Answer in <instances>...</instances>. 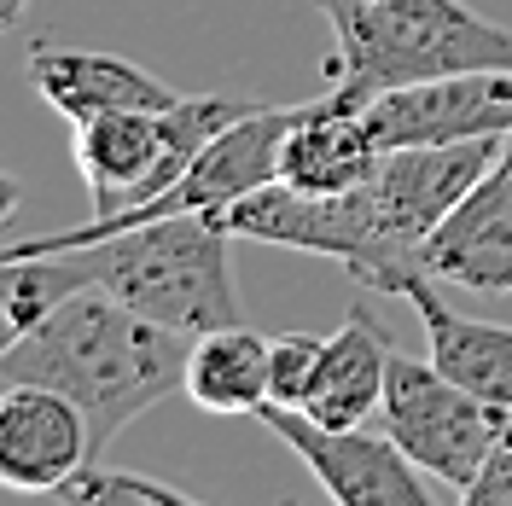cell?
<instances>
[{
    "instance_id": "cell-2",
    "label": "cell",
    "mask_w": 512,
    "mask_h": 506,
    "mask_svg": "<svg viewBox=\"0 0 512 506\" xmlns=\"http://www.w3.org/2000/svg\"><path fill=\"white\" fill-rule=\"evenodd\" d=\"M187 355V332L128 309L111 291L82 285L64 303H53L47 320H35L24 338L0 349V367L6 379H35L64 390L88 413L94 460H105V448L140 413H152L163 396L187 384Z\"/></svg>"
},
{
    "instance_id": "cell-6",
    "label": "cell",
    "mask_w": 512,
    "mask_h": 506,
    "mask_svg": "<svg viewBox=\"0 0 512 506\" xmlns=\"http://www.w3.org/2000/svg\"><path fill=\"white\" fill-rule=\"evenodd\" d=\"M251 419L274 431L338 506H431L425 472L384 425H320L286 402H262Z\"/></svg>"
},
{
    "instance_id": "cell-16",
    "label": "cell",
    "mask_w": 512,
    "mask_h": 506,
    "mask_svg": "<svg viewBox=\"0 0 512 506\" xmlns=\"http://www.w3.org/2000/svg\"><path fill=\"white\" fill-rule=\"evenodd\" d=\"M47 501H70V506H192V495L181 483H163L146 472H117L105 460H88L76 477H64Z\"/></svg>"
},
{
    "instance_id": "cell-11",
    "label": "cell",
    "mask_w": 512,
    "mask_h": 506,
    "mask_svg": "<svg viewBox=\"0 0 512 506\" xmlns=\"http://www.w3.org/2000/svg\"><path fill=\"white\" fill-rule=\"evenodd\" d=\"M384 146L373 140L367 99L350 88H326L309 105H297V123L280 146V181L297 192H355L373 181Z\"/></svg>"
},
{
    "instance_id": "cell-1",
    "label": "cell",
    "mask_w": 512,
    "mask_h": 506,
    "mask_svg": "<svg viewBox=\"0 0 512 506\" xmlns=\"http://www.w3.org/2000/svg\"><path fill=\"white\" fill-rule=\"evenodd\" d=\"M82 285L111 291L117 303L187 338L245 320L233 285V233L216 216H163L59 256L6 262V344L24 338L35 320H47L53 303H64Z\"/></svg>"
},
{
    "instance_id": "cell-3",
    "label": "cell",
    "mask_w": 512,
    "mask_h": 506,
    "mask_svg": "<svg viewBox=\"0 0 512 506\" xmlns=\"http://www.w3.org/2000/svg\"><path fill=\"white\" fill-rule=\"evenodd\" d=\"M315 6L332 30L326 88H350L361 99L460 70L512 64V30L489 24L466 0H315Z\"/></svg>"
},
{
    "instance_id": "cell-10",
    "label": "cell",
    "mask_w": 512,
    "mask_h": 506,
    "mask_svg": "<svg viewBox=\"0 0 512 506\" xmlns=\"http://www.w3.org/2000/svg\"><path fill=\"white\" fill-rule=\"evenodd\" d=\"M425 274L466 291H512V134L489 175L425 239Z\"/></svg>"
},
{
    "instance_id": "cell-14",
    "label": "cell",
    "mask_w": 512,
    "mask_h": 506,
    "mask_svg": "<svg viewBox=\"0 0 512 506\" xmlns=\"http://www.w3.org/2000/svg\"><path fill=\"white\" fill-rule=\"evenodd\" d=\"M437 285L443 280H431V274H414V280L402 285V297L425 320L431 361L454 384H466L472 396L512 413V326H489V320H472V315H460V309H448Z\"/></svg>"
},
{
    "instance_id": "cell-15",
    "label": "cell",
    "mask_w": 512,
    "mask_h": 506,
    "mask_svg": "<svg viewBox=\"0 0 512 506\" xmlns=\"http://www.w3.org/2000/svg\"><path fill=\"white\" fill-rule=\"evenodd\" d=\"M187 402L216 419H239L256 413L274 396V338L251 332L245 320L216 326V332H198L187 355Z\"/></svg>"
},
{
    "instance_id": "cell-12",
    "label": "cell",
    "mask_w": 512,
    "mask_h": 506,
    "mask_svg": "<svg viewBox=\"0 0 512 506\" xmlns=\"http://www.w3.org/2000/svg\"><path fill=\"white\" fill-rule=\"evenodd\" d=\"M30 82L70 128L105 117V111H163L181 99V88H169L163 76L117 59V53H82V47H59V41L30 47Z\"/></svg>"
},
{
    "instance_id": "cell-18",
    "label": "cell",
    "mask_w": 512,
    "mask_h": 506,
    "mask_svg": "<svg viewBox=\"0 0 512 506\" xmlns=\"http://www.w3.org/2000/svg\"><path fill=\"white\" fill-rule=\"evenodd\" d=\"M466 506H512V413L507 425H501V437L489 448V466L478 472V483L460 495Z\"/></svg>"
},
{
    "instance_id": "cell-13",
    "label": "cell",
    "mask_w": 512,
    "mask_h": 506,
    "mask_svg": "<svg viewBox=\"0 0 512 506\" xmlns=\"http://www.w3.org/2000/svg\"><path fill=\"white\" fill-rule=\"evenodd\" d=\"M390 361H396L390 332L355 303L344 315V326L320 349V373H315V390H309L303 413L320 419V425H367V419H379Z\"/></svg>"
},
{
    "instance_id": "cell-4",
    "label": "cell",
    "mask_w": 512,
    "mask_h": 506,
    "mask_svg": "<svg viewBox=\"0 0 512 506\" xmlns=\"http://www.w3.org/2000/svg\"><path fill=\"white\" fill-rule=\"evenodd\" d=\"M245 111H256V99L181 94L163 111H105V117L76 123L70 152H76L82 187L94 192V216H117V210H134V204H152Z\"/></svg>"
},
{
    "instance_id": "cell-9",
    "label": "cell",
    "mask_w": 512,
    "mask_h": 506,
    "mask_svg": "<svg viewBox=\"0 0 512 506\" xmlns=\"http://www.w3.org/2000/svg\"><path fill=\"white\" fill-rule=\"evenodd\" d=\"M88 460H94L88 413L53 384L6 379V390H0V483L12 495H53Z\"/></svg>"
},
{
    "instance_id": "cell-19",
    "label": "cell",
    "mask_w": 512,
    "mask_h": 506,
    "mask_svg": "<svg viewBox=\"0 0 512 506\" xmlns=\"http://www.w3.org/2000/svg\"><path fill=\"white\" fill-rule=\"evenodd\" d=\"M24 6H30V0H0V18H6V24H18V18H24Z\"/></svg>"
},
{
    "instance_id": "cell-7",
    "label": "cell",
    "mask_w": 512,
    "mask_h": 506,
    "mask_svg": "<svg viewBox=\"0 0 512 506\" xmlns=\"http://www.w3.org/2000/svg\"><path fill=\"white\" fill-rule=\"evenodd\" d=\"M507 134H483V140H443V146H396L373 169V204L384 227L425 256V239L443 227V216L489 175V163L501 158Z\"/></svg>"
},
{
    "instance_id": "cell-5",
    "label": "cell",
    "mask_w": 512,
    "mask_h": 506,
    "mask_svg": "<svg viewBox=\"0 0 512 506\" xmlns=\"http://www.w3.org/2000/svg\"><path fill=\"white\" fill-rule=\"evenodd\" d=\"M379 425L425 477H437L448 495H466L478 483V472L489 466V448L507 425V408H495V402L472 396L466 384H454L431 355L425 361L396 355Z\"/></svg>"
},
{
    "instance_id": "cell-8",
    "label": "cell",
    "mask_w": 512,
    "mask_h": 506,
    "mask_svg": "<svg viewBox=\"0 0 512 506\" xmlns=\"http://www.w3.org/2000/svg\"><path fill=\"white\" fill-rule=\"evenodd\" d=\"M367 123L384 152L396 146H443V140H483L512 134V64L501 70H460L414 88H390L367 99Z\"/></svg>"
},
{
    "instance_id": "cell-17",
    "label": "cell",
    "mask_w": 512,
    "mask_h": 506,
    "mask_svg": "<svg viewBox=\"0 0 512 506\" xmlns=\"http://www.w3.org/2000/svg\"><path fill=\"white\" fill-rule=\"evenodd\" d=\"M320 349H326V338H315V332H280L274 338V396L268 402H286V408L309 402L320 373Z\"/></svg>"
}]
</instances>
